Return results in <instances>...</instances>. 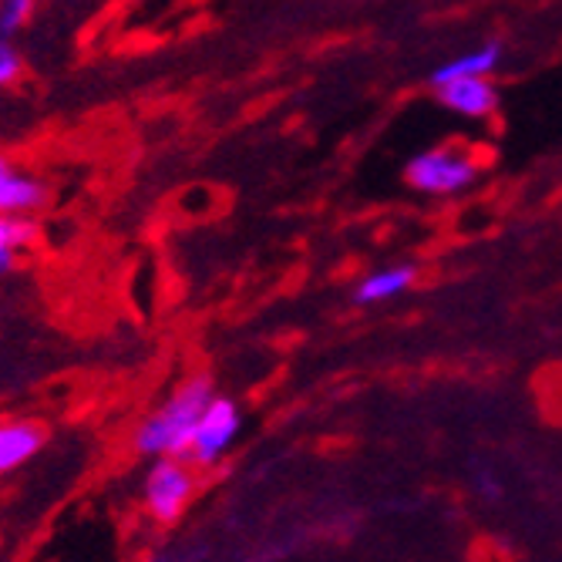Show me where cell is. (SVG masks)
I'll return each mask as SVG.
<instances>
[{"label":"cell","instance_id":"cell-1","mask_svg":"<svg viewBox=\"0 0 562 562\" xmlns=\"http://www.w3.org/2000/svg\"><path fill=\"white\" fill-rule=\"evenodd\" d=\"M213 401V381L210 378H192L186 381L156 415H148L135 431V451L138 454H186L189 438Z\"/></svg>","mask_w":562,"mask_h":562},{"label":"cell","instance_id":"cell-2","mask_svg":"<svg viewBox=\"0 0 562 562\" xmlns=\"http://www.w3.org/2000/svg\"><path fill=\"white\" fill-rule=\"evenodd\" d=\"M479 179V162L462 148H428L404 166V182L422 195H458Z\"/></svg>","mask_w":562,"mask_h":562},{"label":"cell","instance_id":"cell-3","mask_svg":"<svg viewBox=\"0 0 562 562\" xmlns=\"http://www.w3.org/2000/svg\"><path fill=\"white\" fill-rule=\"evenodd\" d=\"M236 435H239V407H236V401L213 394V401L206 404V412H202L182 458L192 465H216L220 458L233 448Z\"/></svg>","mask_w":562,"mask_h":562},{"label":"cell","instance_id":"cell-4","mask_svg":"<svg viewBox=\"0 0 562 562\" xmlns=\"http://www.w3.org/2000/svg\"><path fill=\"white\" fill-rule=\"evenodd\" d=\"M192 488H195V479L186 469V458L162 454V462L145 479V505H148L151 519H159L166 526L176 522L192 498Z\"/></svg>","mask_w":562,"mask_h":562},{"label":"cell","instance_id":"cell-5","mask_svg":"<svg viewBox=\"0 0 562 562\" xmlns=\"http://www.w3.org/2000/svg\"><path fill=\"white\" fill-rule=\"evenodd\" d=\"M435 98L441 101V105L451 115L472 119V122L492 119L498 112V105H502V91L492 81V75H482V78H454V81L435 85Z\"/></svg>","mask_w":562,"mask_h":562},{"label":"cell","instance_id":"cell-6","mask_svg":"<svg viewBox=\"0 0 562 562\" xmlns=\"http://www.w3.org/2000/svg\"><path fill=\"white\" fill-rule=\"evenodd\" d=\"M47 186L27 172H21L14 162H8L0 156V213L8 216H24V213H37L47 206Z\"/></svg>","mask_w":562,"mask_h":562},{"label":"cell","instance_id":"cell-7","mask_svg":"<svg viewBox=\"0 0 562 562\" xmlns=\"http://www.w3.org/2000/svg\"><path fill=\"white\" fill-rule=\"evenodd\" d=\"M418 280V267L415 263H394V267H384V270H374L368 273L361 283L353 286L350 300L357 306H371V303H384L404 290H412Z\"/></svg>","mask_w":562,"mask_h":562},{"label":"cell","instance_id":"cell-8","mask_svg":"<svg viewBox=\"0 0 562 562\" xmlns=\"http://www.w3.org/2000/svg\"><path fill=\"white\" fill-rule=\"evenodd\" d=\"M44 428L34 422H4L0 425V475L14 472L24 465L27 458H34L44 445Z\"/></svg>","mask_w":562,"mask_h":562},{"label":"cell","instance_id":"cell-9","mask_svg":"<svg viewBox=\"0 0 562 562\" xmlns=\"http://www.w3.org/2000/svg\"><path fill=\"white\" fill-rule=\"evenodd\" d=\"M502 61V41H488L475 50H465V55H458L451 61H445L435 75H431V85H445V81H454V78H482V75H495Z\"/></svg>","mask_w":562,"mask_h":562},{"label":"cell","instance_id":"cell-10","mask_svg":"<svg viewBox=\"0 0 562 562\" xmlns=\"http://www.w3.org/2000/svg\"><path fill=\"white\" fill-rule=\"evenodd\" d=\"M34 239V226L21 216H8V213H0V273H8L14 270L18 263V249L24 243Z\"/></svg>","mask_w":562,"mask_h":562},{"label":"cell","instance_id":"cell-11","mask_svg":"<svg viewBox=\"0 0 562 562\" xmlns=\"http://www.w3.org/2000/svg\"><path fill=\"white\" fill-rule=\"evenodd\" d=\"M31 18V0H0V37H11Z\"/></svg>","mask_w":562,"mask_h":562},{"label":"cell","instance_id":"cell-12","mask_svg":"<svg viewBox=\"0 0 562 562\" xmlns=\"http://www.w3.org/2000/svg\"><path fill=\"white\" fill-rule=\"evenodd\" d=\"M21 75V55L8 44V37H0V88L11 85Z\"/></svg>","mask_w":562,"mask_h":562},{"label":"cell","instance_id":"cell-13","mask_svg":"<svg viewBox=\"0 0 562 562\" xmlns=\"http://www.w3.org/2000/svg\"><path fill=\"white\" fill-rule=\"evenodd\" d=\"M472 485H475V492H479L482 498H488V502H498V498H502V482H498L488 469H485V472H475Z\"/></svg>","mask_w":562,"mask_h":562}]
</instances>
